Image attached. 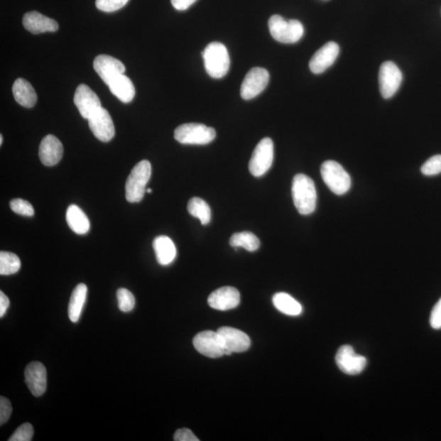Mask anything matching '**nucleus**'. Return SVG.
<instances>
[{
  "label": "nucleus",
  "instance_id": "f257e3e1",
  "mask_svg": "<svg viewBox=\"0 0 441 441\" xmlns=\"http://www.w3.org/2000/svg\"><path fill=\"white\" fill-rule=\"evenodd\" d=\"M292 195L294 205L299 214H312L317 208V192L312 179L305 174H297L293 178Z\"/></svg>",
  "mask_w": 441,
  "mask_h": 441
},
{
  "label": "nucleus",
  "instance_id": "f03ea898",
  "mask_svg": "<svg viewBox=\"0 0 441 441\" xmlns=\"http://www.w3.org/2000/svg\"><path fill=\"white\" fill-rule=\"evenodd\" d=\"M206 72L212 78L224 77L230 68V57L224 45L219 42L210 43L202 53Z\"/></svg>",
  "mask_w": 441,
  "mask_h": 441
},
{
  "label": "nucleus",
  "instance_id": "7ed1b4c3",
  "mask_svg": "<svg viewBox=\"0 0 441 441\" xmlns=\"http://www.w3.org/2000/svg\"><path fill=\"white\" fill-rule=\"evenodd\" d=\"M151 176V165L148 160H141L131 171L127 179L126 200L130 203H138L146 192V185Z\"/></svg>",
  "mask_w": 441,
  "mask_h": 441
},
{
  "label": "nucleus",
  "instance_id": "20e7f679",
  "mask_svg": "<svg viewBox=\"0 0 441 441\" xmlns=\"http://www.w3.org/2000/svg\"><path fill=\"white\" fill-rule=\"evenodd\" d=\"M271 35L282 43H294L302 39L304 27L298 20L286 21L280 15L271 16L268 21Z\"/></svg>",
  "mask_w": 441,
  "mask_h": 441
},
{
  "label": "nucleus",
  "instance_id": "39448f33",
  "mask_svg": "<svg viewBox=\"0 0 441 441\" xmlns=\"http://www.w3.org/2000/svg\"><path fill=\"white\" fill-rule=\"evenodd\" d=\"M321 176L332 192L337 195L346 194L352 186V179L340 163L327 160L320 168Z\"/></svg>",
  "mask_w": 441,
  "mask_h": 441
},
{
  "label": "nucleus",
  "instance_id": "423d86ee",
  "mask_svg": "<svg viewBox=\"0 0 441 441\" xmlns=\"http://www.w3.org/2000/svg\"><path fill=\"white\" fill-rule=\"evenodd\" d=\"M215 138L214 129L202 124H182L174 132V138L185 145H207L212 143Z\"/></svg>",
  "mask_w": 441,
  "mask_h": 441
},
{
  "label": "nucleus",
  "instance_id": "0eeeda50",
  "mask_svg": "<svg viewBox=\"0 0 441 441\" xmlns=\"http://www.w3.org/2000/svg\"><path fill=\"white\" fill-rule=\"evenodd\" d=\"M274 160V144L269 138L259 141L249 161L250 173L256 178L263 176L270 170Z\"/></svg>",
  "mask_w": 441,
  "mask_h": 441
},
{
  "label": "nucleus",
  "instance_id": "6e6552de",
  "mask_svg": "<svg viewBox=\"0 0 441 441\" xmlns=\"http://www.w3.org/2000/svg\"><path fill=\"white\" fill-rule=\"evenodd\" d=\"M379 80L381 94L386 99H389L398 91L402 83L403 75L394 62H385L381 65Z\"/></svg>",
  "mask_w": 441,
  "mask_h": 441
},
{
  "label": "nucleus",
  "instance_id": "1a4fd4ad",
  "mask_svg": "<svg viewBox=\"0 0 441 441\" xmlns=\"http://www.w3.org/2000/svg\"><path fill=\"white\" fill-rule=\"evenodd\" d=\"M270 75L264 68L254 67L249 70L243 80L241 95L244 100L253 99L263 92L268 85Z\"/></svg>",
  "mask_w": 441,
  "mask_h": 441
},
{
  "label": "nucleus",
  "instance_id": "9d476101",
  "mask_svg": "<svg viewBox=\"0 0 441 441\" xmlns=\"http://www.w3.org/2000/svg\"><path fill=\"white\" fill-rule=\"evenodd\" d=\"M335 361L337 367L348 375L361 374L367 364L366 358L358 355L350 345H343L337 350Z\"/></svg>",
  "mask_w": 441,
  "mask_h": 441
},
{
  "label": "nucleus",
  "instance_id": "9b49d317",
  "mask_svg": "<svg viewBox=\"0 0 441 441\" xmlns=\"http://www.w3.org/2000/svg\"><path fill=\"white\" fill-rule=\"evenodd\" d=\"M217 332L220 337L227 356H230L232 353L246 352L251 345L249 337L241 330L232 328V327H222Z\"/></svg>",
  "mask_w": 441,
  "mask_h": 441
},
{
  "label": "nucleus",
  "instance_id": "f8f14e48",
  "mask_svg": "<svg viewBox=\"0 0 441 441\" xmlns=\"http://www.w3.org/2000/svg\"><path fill=\"white\" fill-rule=\"evenodd\" d=\"M193 345L197 352L207 357L219 358L225 355V349L217 332H201L194 337Z\"/></svg>",
  "mask_w": 441,
  "mask_h": 441
},
{
  "label": "nucleus",
  "instance_id": "ddd939ff",
  "mask_svg": "<svg viewBox=\"0 0 441 441\" xmlns=\"http://www.w3.org/2000/svg\"><path fill=\"white\" fill-rule=\"evenodd\" d=\"M74 102L82 117L86 119H89L102 108L99 97L85 85H80L76 89Z\"/></svg>",
  "mask_w": 441,
  "mask_h": 441
},
{
  "label": "nucleus",
  "instance_id": "4468645a",
  "mask_svg": "<svg viewBox=\"0 0 441 441\" xmlns=\"http://www.w3.org/2000/svg\"><path fill=\"white\" fill-rule=\"evenodd\" d=\"M88 121L92 133L98 140L108 143L114 138L116 129L111 114L106 109L102 107Z\"/></svg>",
  "mask_w": 441,
  "mask_h": 441
},
{
  "label": "nucleus",
  "instance_id": "2eb2a0df",
  "mask_svg": "<svg viewBox=\"0 0 441 441\" xmlns=\"http://www.w3.org/2000/svg\"><path fill=\"white\" fill-rule=\"evenodd\" d=\"M340 52L335 42H329L319 49L310 59L309 67L314 74H321L334 63Z\"/></svg>",
  "mask_w": 441,
  "mask_h": 441
},
{
  "label": "nucleus",
  "instance_id": "dca6fc26",
  "mask_svg": "<svg viewBox=\"0 0 441 441\" xmlns=\"http://www.w3.org/2000/svg\"><path fill=\"white\" fill-rule=\"evenodd\" d=\"M25 382L33 396L40 397L47 389V370L40 362H31L25 370Z\"/></svg>",
  "mask_w": 441,
  "mask_h": 441
},
{
  "label": "nucleus",
  "instance_id": "f3484780",
  "mask_svg": "<svg viewBox=\"0 0 441 441\" xmlns=\"http://www.w3.org/2000/svg\"><path fill=\"white\" fill-rule=\"evenodd\" d=\"M212 308L228 310L236 308L241 303V294L236 288L226 286L212 292L208 299Z\"/></svg>",
  "mask_w": 441,
  "mask_h": 441
},
{
  "label": "nucleus",
  "instance_id": "a211bd4d",
  "mask_svg": "<svg viewBox=\"0 0 441 441\" xmlns=\"http://www.w3.org/2000/svg\"><path fill=\"white\" fill-rule=\"evenodd\" d=\"M94 68L106 85L125 72L124 65L119 60L108 55H99L94 59Z\"/></svg>",
  "mask_w": 441,
  "mask_h": 441
},
{
  "label": "nucleus",
  "instance_id": "6ab92c4d",
  "mask_svg": "<svg viewBox=\"0 0 441 441\" xmlns=\"http://www.w3.org/2000/svg\"><path fill=\"white\" fill-rule=\"evenodd\" d=\"M40 159L48 167L58 165L63 156V146L55 136L49 134L41 141L39 150Z\"/></svg>",
  "mask_w": 441,
  "mask_h": 441
},
{
  "label": "nucleus",
  "instance_id": "aec40b11",
  "mask_svg": "<svg viewBox=\"0 0 441 441\" xmlns=\"http://www.w3.org/2000/svg\"><path fill=\"white\" fill-rule=\"evenodd\" d=\"M23 23L27 31L35 35L45 32H55L59 27L55 20L49 18L36 11L26 13Z\"/></svg>",
  "mask_w": 441,
  "mask_h": 441
},
{
  "label": "nucleus",
  "instance_id": "412c9836",
  "mask_svg": "<svg viewBox=\"0 0 441 441\" xmlns=\"http://www.w3.org/2000/svg\"><path fill=\"white\" fill-rule=\"evenodd\" d=\"M112 94L124 103L132 102L135 97L133 82L124 74L116 76L108 85Z\"/></svg>",
  "mask_w": 441,
  "mask_h": 441
},
{
  "label": "nucleus",
  "instance_id": "4be33fe9",
  "mask_svg": "<svg viewBox=\"0 0 441 441\" xmlns=\"http://www.w3.org/2000/svg\"><path fill=\"white\" fill-rule=\"evenodd\" d=\"M153 247L158 263L162 266H168L176 258L177 249L175 244L170 237L158 236L154 239Z\"/></svg>",
  "mask_w": 441,
  "mask_h": 441
},
{
  "label": "nucleus",
  "instance_id": "5701e85b",
  "mask_svg": "<svg viewBox=\"0 0 441 441\" xmlns=\"http://www.w3.org/2000/svg\"><path fill=\"white\" fill-rule=\"evenodd\" d=\"M13 94L16 102L26 108L35 107L37 102L36 92L28 81L18 79L13 85Z\"/></svg>",
  "mask_w": 441,
  "mask_h": 441
},
{
  "label": "nucleus",
  "instance_id": "b1692460",
  "mask_svg": "<svg viewBox=\"0 0 441 441\" xmlns=\"http://www.w3.org/2000/svg\"><path fill=\"white\" fill-rule=\"evenodd\" d=\"M67 222L69 227L78 235H85L90 230V222L88 217L77 205H72L68 207Z\"/></svg>",
  "mask_w": 441,
  "mask_h": 441
},
{
  "label": "nucleus",
  "instance_id": "393cba45",
  "mask_svg": "<svg viewBox=\"0 0 441 441\" xmlns=\"http://www.w3.org/2000/svg\"><path fill=\"white\" fill-rule=\"evenodd\" d=\"M88 294V287L80 284L75 288L70 297L68 307V317L73 323L78 322Z\"/></svg>",
  "mask_w": 441,
  "mask_h": 441
},
{
  "label": "nucleus",
  "instance_id": "a878e982",
  "mask_svg": "<svg viewBox=\"0 0 441 441\" xmlns=\"http://www.w3.org/2000/svg\"><path fill=\"white\" fill-rule=\"evenodd\" d=\"M272 302L275 307L283 314L297 317L303 312L302 305L286 293H276Z\"/></svg>",
  "mask_w": 441,
  "mask_h": 441
},
{
  "label": "nucleus",
  "instance_id": "bb28decb",
  "mask_svg": "<svg viewBox=\"0 0 441 441\" xmlns=\"http://www.w3.org/2000/svg\"><path fill=\"white\" fill-rule=\"evenodd\" d=\"M189 214L200 221L201 224L208 225L211 221V209L202 199L194 197L190 199L187 205Z\"/></svg>",
  "mask_w": 441,
  "mask_h": 441
},
{
  "label": "nucleus",
  "instance_id": "cd10ccee",
  "mask_svg": "<svg viewBox=\"0 0 441 441\" xmlns=\"http://www.w3.org/2000/svg\"><path fill=\"white\" fill-rule=\"evenodd\" d=\"M230 244L233 248H244L249 252H254L260 246L259 239L254 234L244 232L234 234L230 239Z\"/></svg>",
  "mask_w": 441,
  "mask_h": 441
},
{
  "label": "nucleus",
  "instance_id": "c85d7f7f",
  "mask_svg": "<svg viewBox=\"0 0 441 441\" xmlns=\"http://www.w3.org/2000/svg\"><path fill=\"white\" fill-rule=\"evenodd\" d=\"M21 265V260L15 254L0 253V275H13L20 270Z\"/></svg>",
  "mask_w": 441,
  "mask_h": 441
},
{
  "label": "nucleus",
  "instance_id": "c756f323",
  "mask_svg": "<svg viewBox=\"0 0 441 441\" xmlns=\"http://www.w3.org/2000/svg\"><path fill=\"white\" fill-rule=\"evenodd\" d=\"M119 309L123 312H129L135 307V298L134 294L126 288H119L116 293Z\"/></svg>",
  "mask_w": 441,
  "mask_h": 441
},
{
  "label": "nucleus",
  "instance_id": "7c9ffc66",
  "mask_svg": "<svg viewBox=\"0 0 441 441\" xmlns=\"http://www.w3.org/2000/svg\"><path fill=\"white\" fill-rule=\"evenodd\" d=\"M10 208L16 214L32 217L35 214L34 208L28 201L23 199H14L10 202Z\"/></svg>",
  "mask_w": 441,
  "mask_h": 441
},
{
  "label": "nucleus",
  "instance_id": "2f4dec72",
  "mask_svg": "<svg viewBox=\"0 0 441 441\" xmlns=\"http://www.w3.org/2000/svg\"><path fill=\"white\" fill-rule=\"evenodd\" d=\"M421 172L425 176H435L441 173V155L430 158L423 163Z\"/></svg>",
  "mask_w": 441,
  "mask_h": 441
},
{
  "label": "nucleus",
  "instance_id": "473e14b6",
  "mask_svg": "<svg viewBox=\"0 0 441 441\" xmlns=\"http://www.w3.org/2000/svg\"><path fill=\"white\" fill-rule=\"evenodd\" d=\"M129 0H96V6L105 13L116 12L128 4Z\"/></svg>",
  "mask_w": 441,
  "mask_h": 441
},
{
  "label": "nucleus",
  "instance_id": "72a5a7b5",
  "mask_svg": "<svg viewBox=\"0 0 441 441\" xmlns=\"http://www.w3.org/2000/svg\"><path fill=\"white\" fill-rule=\"evenodd\" d=\"M34 435V428L31 423H24L16 430L9 441H31Z\"/></svg>",
  "mask_w": 441,
  "mask_h": 441
},
{
  "label": "nucleus",
  "instance_id": "f704fd0d",
  "mask_svg": "<svg viewBox=\"0 0 441 441\" xmlns=\"http://www.w3.org/2000/svg\"><path fill=\"white\" fill-rule=\"evenodd\" d=\"M12 405L6 397H0V424L4 425L9 421L12 415Z\"/></svg>",
  "mask_w": 441,
  "mask_h": 441
},
{
  "label": "nucleus",
  "instance_id": "c9c22d12",
  "mask_svg": "<svg viewBox=\"0 0 441 441\" xmlns=\"http://www.w3.org/2000/svg\"><path fill=\"white\" fill-rule=\"evenodd\" d=\"M430 324L434 330L441 329V298L435 305L432 313L431 317H430Z\"/></svg>",
  "mask_w": 441,
  "mask_h": 441
},
{
  "label": "nucleus",
  "instance_id": "e433bc0d",
  "mask_svg": "<svg viewBox=\"0 0 441 441\" xmlns=\"http://www.w3.org/2000/svg\"><path fill=\"white\" fill-rule=\"evenodd\" d=\"M173 440L175 441H199L200 440L195 437L194 433L187 428H182L177 430L174 434Z\"/></svg>",
  "mask_w": 441,
  "mask_h": 441
},
{
  "label": "nucleus",
  "instance_id": "4c0bfd02",
  "mask_svg": "<svg viewBox=\"0 0 441 441\" xmlns=\"http://www.w3.org/2000/svg\"><path fill=\"white\" fill-rule=\"evenodd\" d=\"M195 1L196 0H171L173 8L178 11L188 9Z\"/></svg>",
  "mask_w": 441,
  "mask_h": 441
},
{
  "label": "nucleus",
  "instance_id": "58836bf2",
  "mask_svg": "<svg viewBox=\"0 0 441 441\" xmlns=\"http://www.w3.org/2000/svg\"><path fill=\"white\" fill-rule=\"evenodd\" d=\"M9 298L1 291L0 292V317L3 318L9 307Z\"/></svg>",
  "mask_w": 441,
  "mask_h": 441
},
{
  "label": "nucleus",
  "instance_id": "ea45409f",
  "mask_svg": "<svg viewBox=\"0 0 441 441\" xmlns=\"http://www.w3.org/2000/svg\"><path fill=\"white\" fill-rule=\"evenodd\" d=\"M3 135H0V145L3 144Z\"/></svg>",
  "mask_w": 441,
  "mask_h": 441
},
{
  "label": "nucleus",
  "instance_id": "a19ab883",
  "mask_svg": "<svg viewBox=\"0 0 441 441\" xmlns=\"http://www.w3.org/2000/svg\"><path fill=\"white\" fill-rule=\"evenodd\" d=\"M146 192L147 193H151L152 192V190L151 188H146Z\"/></svg>",
  "mask_w": 441,
  "mask_h": 441
}]
</instances>
